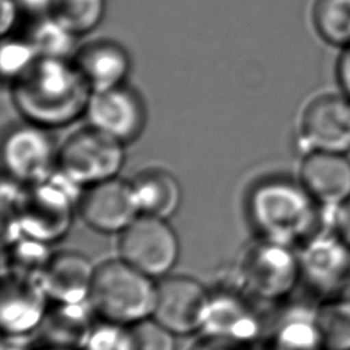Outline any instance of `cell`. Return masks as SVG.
<instances>
[{
    "label": "cell",
    "mask_w": 350,
    "mask_h": 350,
    "mask_svg": "<svg viewBox=\"0 0 350 350\" xmlns=\"http://www.w3.org/2000/svg\"><path fill=\"white\" fill-rule=\"evenodd\" d=\"M92 88L68 59L38 56L11 82V97L23 119L46 130L74 123L86 113Z\"/></svg>",
    "instance_id": "cell-1"
},
{
    "label": "cell",
    "mask_w": 350,
    "mask_h": 350,
    "mask_svg": "<svg viewBox=\"0 0 350 350\" xmlns=\"http://www.w3.org/2000/svg\"><path fill=\"white\" fill-rule=\"evenodd\" d=\"M247 208L260 238L293 247L324 227L323 208L301 182L265 180L253 189Z\"/></svg>",
    "instance_id": "cell-2"
},
{
    "label": "cell",
    "mask_w": 350,
    "mask_h": 350,
    "mask_svg": "<svg viewBox=\"0 0 350 350\" xmlns=\"http://www.w3.org/2000/svg\"><path fill=\"white\" fill-rule=\"evenodd\" d=\"M78 187L56 170L40 183L11 182V193L3 189V205L12 208L25 235L49 245L68 232L81 197Z\"/></svg>",
    "instance_id": "cell-3"
},
{
    "label": "cell",
    "mask_w": 350,
    "mask_h": 350,
    "mask_svg": "<svg viewBox=\"0 0 350 350\" xmlns=\"http://www.w3.org/2000/svg\"><path fill=\"white\" fill-rule=\"evenodd\" d=\"M156 283L122 258L96 267L89 304L103 321L131 325L152 317Z\"/></svg>",
    "instance_id": "cell-4"
},
{
    "label": "cell",
    "mask_w": 350,
    "mask_h": 350,
    "mask_svg": "<svg viewBox=\"0 0 350 350\" xmlns=\"http://www.w3.org/2000/svg\"><path fill=\"white\" fill-rule=\"evenodd\" d=\"M301 283L298 253L293 246L260 238L241 254L235 288L253 301L280 302Z\"/></svg>",
    "instance_id": "cell-5"
},
{
    "label": "cell",
    "mask_w": 350,
    "mask_h": 350,
    "mask_svg": "<svg viewBox=\"0 0 350 350\" xmlns=\"http://www.w3.org/2000/svg\"><path fill=\"white\" fill-rule=\"evenodd\" d=\"M124 159L123 142L89 124L59 148L57 172L77 186L88 187L118 176Z\"/></svg>",
    "instance_id": "cell-6"
},
{
    "label": "cell",
    "mask_w": 350,
    "mask_h": 350,
    "mask_svg": "<svg viewBox=\"0 0 350 350\" xmlns=\"http://www.w3.org/2000/svg\"><path fill=\"white\" fill-rule=\"evenodd\" d=\"M297 253L301 283L317 302L350 290V247L331 228L306 238Z\"/></svg>",
    "instance_id": "cell-7"
},
{
    "label": "cell",
    "mask_w": 350,
    "mask_h": 350,
    "mask_svg": "<svg viewBox=\"0 0 350 350\" xmlns=\"http://www.w3.org/2000/svg\"><path fill=\"white\" fill-rule=\"evenodd\" d=\"M119 257L148 275L163 278L179 258V241L168 220L139 215L119 237Z\"/></svg>",
    "instance_id": "cell-8"
},
{
    "label": "cell",
    "mask_w": 350,
    "mask_h": 350,
    "mask_svg": "<svg viewBox=\"0 0 350 350\" xmlns=\"http://www.w3.org/2000/svg\"><path fill=\"white\" fill-rule=\"evenodd\" d=\"M212 293L197 279L165 275L156 283L152 317L174 335L202 331Z\"/></svg>",
    "instance_id": "cell-9"
},
{
    "label": "cell",
    "mask_w": 350,
    "mask_h": 350,
    "mask_svg": "<svg viewBox=\"0 0 350 350\" xmlns=\"http://www.w3.org/2000/svg\"><path fill=\"white\" fill-rule=\"evenodd\" d=\"M57 152L49 130L26 122L4 135L3 165L11 180L29 186L44 182L56 172Z\"/></svg>",
    "instance_id": "cell-10"
},
{
    "label": "cell",
    "mask_w": 350,
    "mask_h": 350,
    "mask_svg": "<svg viewBox=\"0 0 350 350\" xmlns=\"http://www.w3.org/2000/svg\"><path fill=\"white\" fill-rule=\"evenodd\" d=\"M299 139L306 152L347 153L350 150V97L327 93L305 107L299 122Z\"/></svg>",
    "instance_id": "cell-11"
},
{
    "label": "cell",
    "mask_w": 350,
    "mask_h": 350,
    "mask_svg": "<svg viewBox=\"0 0 350 350\" xmlns=\"http://www.w3.org/2000/svg\"><path fill=\"white\" fill-rule=\"evenodd\" d=\"M78 212L90 228L105 234H120L141 215L131 180L118 176L88 186L79 197Z\"/></svg>",
    "instance_id": "cell-12"
},
{
    "label": "cell",
    "mask_w": 350,
    "mask_h": 350,
    "mask_svg": "<svg viewBox=\"0 0 350 350\" xmlns=\"http://www.w3.org/2000/svg\"><path fill=\"white\" fill-rule=\"evenodd\" d=\"M85 115L90 126L124 145L137 139L146 123L144 100L124 83L93 92Z\"/></svg>",
    "instance_id": "cell-13"
},
{
    "label": "cell",
    "mask_w": 350,
    "mask_h": 350,
    "mask_svg": "<svg viewBox=\"0 0 350 350\" xmlns=\"http://www.w3.org/2000/svg\"><path fill=\"white\" fill-rule=\"evenodd\" d=\"M49 301L40 276L4 269L0 299L3 334H31L40 328Z\"/></svg>",
    "instance_id": "cell-14"
},
{
    "label": "cell",
    "mask_w": 350,
    "mask_h": 350,
    "mask_svg": "<svg viewBox=\"0 0 350 350\" xmlns=\"http://www.w3.org/2000/svg\"><path fill=\"white\" fill-rule=\"evenodd\" d=\"M265 319L257 310L253 299L241 290L212 293L202 335L223 338L253 345L260 340Z\"/></svg>",
    "instance_id": "cell-15"
},
{
    "label": "cell",
    "mask_w": 350,
    "mask_h": 350,
    "mask_svg": "<svg viewBox=\"0 0 350 350\" xmlns=\"http://www.w3.org/2000/svg\"><path fill=\"white\" fill-rule=\"evenodd\" d=\"M262 350H325L317 304H287L265 319Z\"/></svg>",
    "instance_id": "cell-16"
},
{
    "label": "cell",
    "mask_w": 350,
    "mask_h": 350,
    "mask_svg": "<svg viewBox=\"0 0 350 350\" xmlns=\"http://www.w3.org/2000/svg\"><path fill=\"white\" fill-rule=\"evenodd\" d=\"M299 182L321 208H336L350 198V160L345 153L306 152Z\"/></svg>",
    "instance_id": "cell-17"
},
{
    "label": "cell",
    "mask_w": 350,
    "mask_h": 350,
    "mask_svg": "<svg viewBox=\"0 0 350 350\" xmlns=\"http://www.w3.org/2000/svg\"><path fill=\"white\" fill-rule=\"evenodd\" d=\"M96 267L77 252H59L51 256L40 279L51 302L78 304L89 298Z\"/></svg>",
    "instance_id": "cell-18"
},
{
    "label": "cell",
    "mask_w": 350,
    "mask_h": 350,
    "mask_svg": "<svg viewBox=\"0 0 350 350\" xmlns=\"http://www.w3.org/2000/svg\"><path fill=\"white\" fill-rule=\"evenodd\" d=\"M72 62L93 92L123 85L131 68L129 52L112 40H97L79 46Z\"/></svg>",
    "instance_id": "cell-19"
},
{
    "label": "cell",
    "mask_w": 350,
    "mask_h": 350,
    "mask_svg": "<svg viewBox=\"0 0 350 350\" xmlns=\"http://www.w3.org/2000/svg\"><path fill=\"white\" fill-rule=\"evenodd\" d=\"M94 316L89 301L78 304L52 302L38 329L45 346L83 350L96 325Z\"/></svg>",
    "instance_id": "cell-20"
},
{
    "label": "cell",
    "mask_w": 350,
    "mask_h": 350,
    "mask_svg": "<svg viewBox=\"0 0 350 350\" xmlns=\"http://www.w3.org/2000/svg\"><path fill=\"white\" fill-rule=\"evenodd\" d=\"M131 185L141 215L168 220L180 206V185L167 170H144L131 180Z\"/></svg>",
    "instance_id": "cell-21"
},
{
    "label": "cell",
    "mask_w": 350,
    "mask_h": 350,
    "mask_svg": "<svg viewBox=\"0 0 350 350\" xmlns=\"http://www.w3.org/2000/svg\"><path fill=\"white\" fill-rule=\"evenodd\" d=\"M312 22L327 44L340 49L350 45V0H316Z\"/></svg>",
    "instance_id": "cell-22"
},
{
    "label": "cell",
    "mask_w": 350,
    "mask_h": 350,
    "mask_svg": "<svg viewBox=\"0 0 350 350\" xmlns=\"http://www.w3.org/2000/svg\"><path fill=\"white\" fill-rule=\"evenodd\" d=\"M325 350H350V290L317 302Z\"/></svg>",
    "instance_id": "cell-23"
},
{
    "label": "cell",
    "mask_w": 350,
    "mask_h": 350,
    "mask_svg": "<svg viewBox=\"0 0 350 350\" xmlns=\"http://www.w3.org/2000/svg\"><path fill=\"white\" fill-rule=\"evenodd\" d=\"M105 14V0H55L49 15L75 37L92 31Z\"/></svg>",
    "instance_id": "cell-24"
},
{
    "label": "cell",
    "mask_w": 350,
    "mask_h": 350,
    "mask_svg": "<svg viewBox=\"0 0 350 350\" xmlns=\"http://www.w3.org/2000/svg\"><path fill=\"white\" fill-rule=\"evenodd\" d=\"M74 38L72 33L48 14L34 25L27 40L38 56L68 59L74 48Z\"/></svg>",
    "instance_id": "cell-25"
},
{
    "label": "cell",
    "mask_w": 350,
    "mask_h": 350,
    "mask_svg": "<svg viewBox=\"0 0 350 350\" xmlns=\"http://www.w3.org/2000/svg\"><path fill=\"white\" fill-rule=\"evenodd\" d=\"M4 249L7 253L4 264L8 265L4 269L33 276L41 275L52 256L48 250V243L25 234Z\"/></svg>",
    "instance_id": "cell-26"
},
{
    "label": "cell",
    "mask_w": 350,
    "mask_h": 350,
    "mask_svg": "<svg viewBox=\"0 0 350 350\" xmlns=\"http://www.w3.org/2000/svg\"><path fill=\"white\" fill-rule=\"evenodd\" d=\"M175 336L153 317H148L129 325L127 350H175Z\"/></svg>",
    "instance_id": "cell-27"
},
{
    "label": "cell",
    "mask_w": 350,
    "mask_h": 350,
    "mask_svg": "<svg viewBox=\"0 0 350 350\" xmlns=\"http://www.w3.org/2000/svg\"><path fill=\"white\" fill-rule=\"evenodd\" d=\"M5 38V37H4ZM38 57L29 40H4L1 48V71L11 82Z\"/></svg>",
    "instance_id": "cell-28"
},
{
    "label": "cell",
    "mask_w": 350,
    "mask_h": 350,
    "mask_svg": "<svg viewBox=\"0 0 350 350\" xmlns=\"http://www.w3.org/2000/svg\"><path fill=\"white\" fill-rule=\"evenodd\" d=\"M324 227L331 228L350 247V198L336 208L324 209Z\"/></svg>",
    "instance_id": "cell-29"
},
{
    "label": "cell",
    "mask_w": 350,
    "mask_h": 350,
    "mask_svg": "<svg viewBox=\"0 0 350 350\" xmlns=\"http://www.w3.org/2000/svg\"><path fill=\"white\" fill-rule=\"evenodd\" d=\"M189 350H256L253 345L234 342L223 338L202 335Z\"/></svg>",
    "instance_id": "cell-30"
},
{
    "label": "cell",
    "mask_w": 350,
    "mask_h": 350,
    "mask_svg": "<svg viewBox=\"0 0 350 350\" xmlns=\"http://www.w3.org/2000/svg\"><path fill=\"white\" fill-rule=\"evenodd\" d=\"M335 72L342 93L350 97V45L342 49L336 62Z\"/></svg>",
    "instance_id": "cell-31"
},
{
    "label": "cell",
    "mask_w": 350,
    "mask_h": 350,
    "mask_svg": "<svg viewBox=\"0 0 350 350\" xmlns=\"http://www.w3.org/2000/svg\"><path fill=\"white\" fill-rule=\"evenodd\" d=\"M19 7L21 5L16 0H1L0 31H1L3 37H5L12 30L16 19H18Z\"/></svg>",
    "instance_id": "cell-32"
},
{
    "label": "cell",
    "mask_w": 350,
    "mask_h": 350,
    "mask_svg": "<svg viewBox=\"0 0 350 350\" xmlns=\"http://www.w3.org/2000/svg\"><path fill=\"white\" fill-rule=\"evenodd\" d=\"M31 334H3L1 350H36Z\"/></svg>",
    "instance_id": "cell-33"
},
{
    "label": "cell",
    "mask_w": 350,
    "mask_h": 350,
    "mask_svg": "<svg viewBox=\"0 0 350 350\" xmlns=\"http://www.w3.org/2000/svg\"><path fill=\"white\" fill-rule=\"evenodd\" d=\"M19 5L25 10H29L36 14H49L55 0H16Z\"/></svg>",
    "instance_id": "cell-34"
},
{
    "label": "cell",
    "mask_w": 350,
    "mask_h": 350,
    "mask_svg": "<svg viewBox=\"0 0 350 350\" xmlns=\"http://www.w3.org/2000/svg\"><path fill=\"white\" fill-rule=\"evenodd\" d=\"M36 350H66V349H57V347H51V346H45L41 349H36Z\"/></svg>",
    "instance_id": "cell-35"
}]
</instances>
